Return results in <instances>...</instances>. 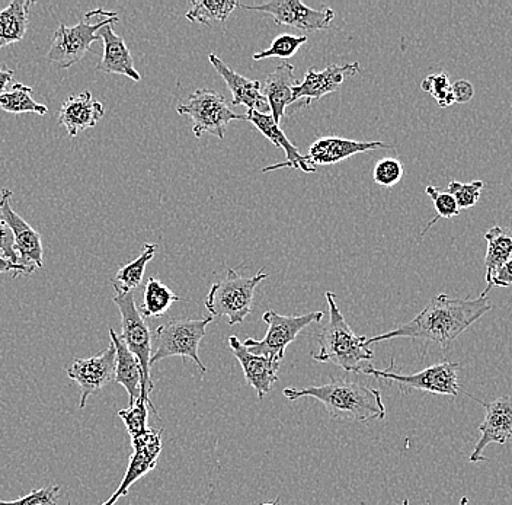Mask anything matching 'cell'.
Segmentation results:
<instances>
[{"label":"cell","instance_id":"1","mask_svg":"<svg viewBox=\"0 0 512 505\" xmlns=\"http://www.w3.org/2000/svg\"><path fill=\"white\" fill-rule=\"evenodd\" d=\"M492 309L488 296L478 299H450L447 294H438L428 303L427 308L408 324L396 326L386 334L367 338L366 345L393 340V338H414L440 345L447 350L469 326L478 322Z\"/></svg>","mask_w":512,"mask_h":505},{"label":"cell","instance_id":"2","mask_svg":"<svg viewBox=\"0 0 512 505\" xmlns=\"http://www.w3.org/2000/svg\"><path fill=\"white\" fill-rule=\"evenodd\" d=\"M283 393L290 401L306 396L318 399L336 420L364 423L386 418L382 393L363 383L350 382L345 377L332 379L328 385L323 386H310L306 389L287 388Z\"/></svg>","mask_w":512,"mask_h":505},{"label":"cell","instance_id":"3","mask_svg":"<svg viewBox=\"0 0 512 505\" xmlns=\"http://www.w3.org/2000/svg\"><path fill=\"white\" fill-rule=\"evenodd\" d=\"M328 302L329 322L318 334L319 353H312L319 363H332L347 373L363 372V363L373 359V353L367 347V337H358L345 321L344 315L336 305L334 293H325Z\"/></svg>","mask_w":512,"mask_h":505},{"label":"cell","instance_id":"4","mask_svg":"<svg viewBox=\"0 0 512 505\" xmlns=\"http://www.w3.org/2000/svg\"><path fill=\"white\" fill-rule=\"evenodd\" d=\"M267 277V273L259 271L254 277L246 278L229 268L226 278L214 283L207 294L208 312L211 316L227 318L230 326L242 324L252 312L256 287Z\"/></svg>","mask_w":512,"mask_h":505},{"label":"cell","instance_id":"5","mask_svg":"<svg viewBox=\"0 0 512 505\" xmlns=\"http://www.w3.org/2000/svg\"><path fill=\"white\" fill-rule=\"evenodd\" d=\"M214 316L204 319H174L168 324L156 329V350L152 354L150 364L158 363L169 357L191 359L201 370V375L207 372V367L198 356L200 344L206 337L207 326L213 322Z\"/></svg>","mask_w":512,"mask_h":505},{"label":"cell","instance_id":"6","mask_svg":"<svg viewBox=\"0 0 512 505\" xmlns=\"http://www.w3.org/2000/svg\"><path fill=\"white\" fill-rule=\"evenodd\" d=\"M114 303L121 313V335L123 343L127 345L128 350L139 360L143 370L142 398L150 407H153L150 401V392L153 391L152 373V334L149 326L144 321L142 313L137 309L134 294L115 292Z\"/></svg>","mask_w":512,"mask_h":505},{"label":"cell","instance_id":"7","mask_svg":"<svg viewBox=\"0 0 512 505\" xmlns=\"http://www.w3.org/2000/svg\"><path fill=\"white\" fill-rule=\"evenodd\" d=\"M393 369H395V360H392L389 369L376 370L368 366L361 373L379 380H392L398 383L403 395H408L412 391H422L434 393V395L453 396V398L459 396L460 385L457 373L460 370V363L443 361V363L432 364L415 375H400L398 372H393Z\"/></svg>","mask_w":512,"mask_h":505},{"label":"cell","instance_id":"8","mask_svg":"<svg viewBox=\"0 0 512 505\" xmlns=\"http://www.w3.org/2000/svg\"><path fill=\"white\" fill-rule=\"evenodd\" d=\"M323 315V312H310L306 315L284 316L274 310H267L262 316V321L268 325L267 335L261 341L248 338L243 345L256 356L281 363L288 345L299 337L306 326L322 321Z\"/></svg>","mask_w":512,"mask_h":505},{"label":"cell","instance_id":"9","mask_svg":"<svg viewBox=\"0 0 512 505\" xmlns=\"http://www.w3.org/2000/svg\"><path fill=\"white\" fill-rule=\"evenodd\" d=\"M181 115H188L194 121L192 133L200 139L204 134H213L224 139V130L233 120H245V115L233 113L226 98L213 89H197L187 101L176 107Z\"/></svg>","mask_w":512,"mask_h":505},{"label":"cell","instance_id":"10","mask_svg":"<svg viewBox=\"0 0 512 505\" xmlns=\"http://www.w3.org/2000/svg\"><path fill=\"white\" fill-rule=\"evenodd\" d=\"M115 22H118V17L89 22V18L85 15L83 21L75 27L60 24L47 53L48 62L54 63L60 69H70L85 57L95 41L101 40L99 31L105 25L115 24Z\"/></svg>","mask_w":512,"mask_h":505},{"label":"cell","instance_id":"11","mask_svg":"<svg viewBox=\"0 0 512 505\" xmlns=\"http://www.w3.org/2000/svg\"><path fill=\"white\" fill-rule=\"evenodd\" d=\"M245 11L264 12L271 15L277 25L299 28L302 31L328 30L335 19L334 9L325 6L312 9L300 0H272L262 5L248 6L240 3Z\"/></svg>","mask_w":512,"mask_h":505},{"label":"cell","instance_id":"12","mask_svg":"<svg viewBox=\"0 0 512 505\" xmlns=\"http://www.w3.org/2000/svg\"><path fill=\"white\" fill-rule=\"evenodd\" d=\"M358 72H360V63L357 62L342 66L329 65L320 72L315 67H310L303 82L294 86L293 104L288 108V114L293 113L297 107H309L313 101H319L326 95L338 92L342 83L357 75Z\"/></svg>","mask_w":512,"mask_h":505},{"label":"cell","instance_id":"13","mask_svg":"<svg viewBox=\"0 0 512 505\" xmlns=\"http://www.w3.org/2000/svg\"><path fill=\"white\" fill-rule=\"evenodd\" d=\"M69 379L75 380L80 388L79 408L86 407L89 396L101 391L115 380V347L110 344L107 350L89 359H75L66 369Z\"/></svg>","mask_w":512,"mask_h":505},{"label":"cell","instance_id":"14","mask_svg":"<svg viewBox=\"0 0 512 505\" xmlns=\"http://www.w3.org/2000/svg\"><path fill=\"white\" fill-rule=\"evenodd\" d=\"M131 446H133V455L128 463L126 475L117 491L102 505H114L121 497H126L130 488L139 479L156 468L162 452V430L149 428L143 436L131 439Z\"/></svg>","mask_w":512,"mask_h":505},{"label":"cell","instance_id":"15","mask_svg":"<svg viewBox=\"0 0 512 505\" xmlns=\"http://www.w3.org/2000/svg\"><path fill=\"white\" fill-rule=\"evenodd\" d=\"M12 191L5 188L0 193V212L6 225L12 230L15 241V251L18 254L19 264L30 268H43V242L40 233L32 229L18 213L12 209Z\"/></svg>","mask_w":512,"mask_h":505},{"label":"cell","instance_id":"16","mask_svg":"<svg viewBox=\"0 0 512 505\" xmlns=\"http://www.w3.org/2000/svg\"><path fill=\"white\" fill-rule=\"evenodd\" d=\"M485 408V421L480 424V439L469 457L470 463L486 462V447L505 444L512 437V396H501L492 402L478 401Z\"/></svg>","mask_w":512,"mask_h":505},{"label":"cell","instance_id":"17","mask_svg":"<svg viewBox=\"0 0 512 505\" xmlns=\"http://www.w3.org/2000/svg\"><path fill=\"white\" fill-rule=\"evenodd\" d=\"M105 107L102 102L96 101L91 91L73 95L63 102L57 117L72 139L82 131L92 129L104 117Z\"/></svg>","mask_w":512,"mask_h":505},{"label":"cell","instance_id":"18","mask_svg":"<svg viewBox=\"0 0 512 505\" xmlns=\"http://www.w3.org/2000/svg\"><path fill=\"white\" fill-rule=\"evenodd\" d=\"M229 345L233 356L239 360L240 366H242L246 382L255 389L259 399H264V396L271 391L272 385L278 380L280 363L252 354L243 343H240L238 337H230Z\"/></svg>","mask_w":512,"mask_h":505},{"label":"cell","instance_id":"19","mask_svg":"<svg viewBox=\"0 0 512 505\" xmlns=\"http://www.w3.org/2000/svg\"><path fill=\"white\" fill-rule=\"evenodd\" d=\"M390 147L383 142H358V140L342 139V137H319L309 147L307 159L313 168L318 166L335 165L358 155L370 153L377 149Z\"/></svg>","mask_w":512,"mask_h":505},{"label":"cell","instance_id":"20","mask_svg":"<svg viewBox=\"0 0 512 505\" xmlns=\"http://www.w3.org/2000/svg\"><path fill=\"white\" fill-rule=\"evenodd\" d=\"M208 60L232 92V105H243L248 108V111H256L261 114H267L270 111L267 99L262 95L261 82L239 75L222 62L216 54H210Z\"/></svg>","mask_w":512,"mask_h":505},{"label":"cell","instance_id":"21","mask_svg":"<svg viewBox=\"0 0 512 505\" xmlns=\"http://www.w3.org/2000/svg\"><path fill=\"white\" fill-rule=\"evenodd\" d=\"M245 121H251L252 124L267 137L268 140L275 147H280L286 152L287 159L283 163H277V165L268 166V168L262 169V172L277 171V169L293 168L300 169V171L306 172V174H315L316 168L310 165L307 156H302L299 153V149L288 140L286 133L280 129L278 124L274 123L271 115L256 113V111H248L245 114Z\"/></svg>","mask_w":512,"mask_h":505},{"label":"cell","instance_id":"22","mask_svg":"<svg viewBox=\"0 0 512 505\" xmlns=\"http://www.w3.org/2000/svg\"><path fill=\"white\" fill-rule=\"evenodd\" d=\"M297 83L299 82L294 76V66L287 62L275 67L262 83V95L267 99L272 120L278 126L283 117H286L290 105L293 104V89Z\"/></svg>","mask_w":512,"mask_h":505},{"label":"cell","instance_id":"23","mask_svg":"<svg viewBox=\"0 0 512 505\" xmlns=\"http://www.w3.org/2000/svg\"><path fill=\"white\" fill-rule=\"evenodd\" d=\"M112 27L114 24L105 25L99 31V37L104 41V53H102L101 62L96 66V70L114 73V75H124L134 82L142 81V76L134 66L133 57H131L126 41L121 35L115 34Z\"/></svg>","mask_w":512,"mask_h":505},{"label":"cell","instance_id":"24","mask_svg":"<svg viewBox=\"0 0 512 505\" xmlns=\"http://www.w3.org/2000/svg\"><path fill=\"white\" fill-rule=\"evenodd\" d=\"M110 338L115 347V382L126 389L130 396V405H134L142 398V366L123 343L120 335L112 328H110Z\"/></svg>","mask_w":512,"mask_h":505},{"label":"cell","instance_id":"25","mask_svg":"<svg viewBox=\"0 0 512 505\" xmlns=\"http://www.w3.org/2000/svg\"><path fill=\"white\" fill-rule=\"evenodd\" d=\"M485 239L488 242L485 257V280L488 286L480 296H488L496 274L512 258V230L494 226L485 233Z\"/></svg>","mask_w":512,"mask_h":505},{"label":"cell","instance_id":"26","mask_svg":"<svg viewBox=\"0 0 512 505\" xmlns=\"http://www.w3.org/2000/svg\"><path fill=\"white\" fill-rule=\"evenodd\" d=\"M32 5V0H14L0 11V50L24 40Z\"/></svg>","mask_w":512,"mask_h":505},{"label":"cell","instance_id":"27","mask_svg":"<svg viewBox=\"0 0 512 505\" xmlns=\"http://www.w3.org/2000/svg\"><path fill=\"white\" fill-rule=\"evenodd\" d=\"M156 251H158V245L146 244L140 257L130 264L123 265L111 281L115 292L131 293L136 290L142 284L144 271L147 264L155 258Z\"/></svg>","mask_w":512,"mask_h":505},{"label":"cell","instance_id":"28","mask_svg":"<svg viewBox=\"0 0 512 505\" xmlns=\"http://www.w3.org/2000/svg\"><path fill=\"white\" fill-rule=\"evenodd\" d=\"M182 300L158 278L152 277L144 286L143 306L140 313L143 318H160L165 315L174 303Z\"/></svg>","mask_w":512,"mask_h":505},{"label":"cell","instance_id":"29","mask_svg":"<svg viewBox=\"0 0 512 505\" xmlns=\"http://www.w3.org/2000/svg\"><path fill=\"white\" fill-rule=\"evenodd\" d=\"M239 6L240 3L236 0H194L185 18L204 25H213V22L224 24Z\"/></svg>","mask_w":512,"mask_h":505},{"label":"cell","instance_id":"30","mask_svg":"<svg viewBox=\"0 0 512 505\" xmlns=\"http://www.w3.org/2000/svg\"><path fill=\"white\" fill-rule=\"evenodd\" d=\"M32 88L14 83L11 89L0 95V110L11 114H37L46 115L48 113L47 105L35 102L32 99Z\"/></svg>","mask_w":512,"mask_h":505},{"label":"cell","instance_id":"31","mask_svg":"<svg viewBox=\"0 0 512 505\" xmlns=\"http://www.w3.org/2000/svg\"><path fill=\"white\" fill-rule=\"evenodd\" d=\"M307 43L306 35L281 34L272 41L271 47L267 50L255 53L252 59H290L293 57L303 44Z\"/></svg>","mask_w":512,"mask_h":505},{"label":"cell","instance_id":"32","mask_svg":"<svg viewBox=\"0 0 512 505\" xmlns=\"http://www.w3.org/2000/svg\"><path fill=\"white\" fill-rule=\"evenodd\" d=\"M149 408H152L153 411L156 412L155 407H150L146 401L139 399L136 404L130 405V407L118 411V417H120L121 420H123L124 425H126L128 434H130L131 439H136V437L143 436V434L149 430V427H147Z\"/></svg>","mask_w":512,"mask_h":505},{"label":"cell","instance_id":"33","mask_svg":"<svg viewBox=\"0 0 512 505\" xmlns=\"http://www.w3.org/2000/svg\"><path fill=\"white\" fill-rule=\"evenodd\" d=\"M425 193L430 196L432 203H434L437 217H434V219L428 223L427 228L422 230L421 236H424L425 233H427L428 230L437 223L438 219H451V217H456L460 214V209L459 206H457L456 200H454V197L451 196V194H448L447 191H440L437 187L428 185V187L425 188Z\"/></svg>","mask_w":512,"mask_h":505},{"label":"cell","instance_id":"34","mask_svg":"<svg viewBox=\"0 0 512 505\" xmlns=\"http://www.w3.org/2000/svg\"><path fill=\"white\" fill-rule=\"evenodd\" d=\"M483 187H485L483 181H472L467 182V184L451 181L448 184L447 193L454 197L460 212H462V210L472 209L478 204L480 197H482Z\"/></svg>","mask_w":512,"mask_h":505},{"label":"cell","instance_id":"35","mask_svg":"<svg viewBox=\"0 0 512 505\" xmlns=\"http://www.w3.org/2000/svg\"><path fill=\"white\" fill-rule=\"evenodd\" d=\"M422 91L430 94L435 101L438 102V107L447 108L450 105L456 104L454 102L453 86L448 81L446 73H437V75H430L421 83Z\"/></svg>","mask_w":512,"mask_h":505},{"label":"cell","instance_id":"36","mask_svg":"<svg viewBox=\"0 0 512 505\" xmlns=\"http://www.w3.org/2000/svg\"><path fill=\"white\" fill-rule=\"evenodd\" d=\"M403 177V165L399 159L383 158L374 166L373 180L384 188H392Z\"/></svg>","mask_w":512,"mask_h":505},{"label":"cell","instance_id":"37","mask_svg":"<svg viewBox=\"0 0 512 505\" xmlns=\"http://www.w3.org/2000/svg\"><path fill=\"white\" fill-rule=\"evenodd\" d=\"M60 488L44 487L32 489L30 494L15 501L0 500V505H57L59 504Z\"/></svg>","mask_w":512,"mask_h":505},{"label":"cell","instance_id":"38","mask_svg":"<svg viewBox=\"0 0 512 505\" xmlns=\"http://www.w3.org/2000/svg\"><path fill=\"white\" fill-rule=\"evenodd\" d=\"M0 257L14 262V264H19L18 254L15 251L14 235H12V230L9 229L2 217H0Z\"/></svg>","mask_w":512,"mask_h":505},{"label":"cell","instance_id":"39","mask_svg":"<svg viewBox=\"0 0 512 505\" xmlns=\"http://www.w3.org/2000/svg\"><path fill=\"white\" fill-rule=\"evenodd\" d=\"M454 102L456 104H467L473 97H475V88L469 81H457L453 85Z\"/></svg>","mask_w":512,"mask_h":505},{"label":"cell","instance_id":"40","mask_svg":"<svg viewBox=\"0 0 512 505\" xmlns=\"http://www.w3.org/2000/svg\"><path fill=\"white\" fill-rule=\"evenodd\" d=\"M34 273V268L25 267V265L14 264V262L0 257V274H12V277L18 278L24 274Z\"/></svg>","mask_w":512,"mask_h":505},{"label":"cell","instance_id":"41","mask_svg":"<svg viewBox=\"0 0 512 505\" xmlns=\"http://www.w3.org/2000/svg\"><path fill=\"white\" fill-rule=\"evenodd\" d=\"M512 286V258L496 274L492 287H510Z\"/></svg>","mask_w":512,"mask_h":505},{"label":"cell","instance_id":"42","mask_svg":"<svg viewBox=\"0 0 512 505\" xmlns=\"http://www.w3.org/2000/svg\"><path fill=\"white\" fill-rule=\"evenodd\" d=\"M14 70L8 69V67H3L0 69V95L5 94L8 91L9 83L14 81Z\"/></svg>","mask_w":512,"mask_h":505},{"label":"cell","instance_id":"43","mask_svg":"<svg viewBox=\"0 0 512 505\" xmlns=\"http://www.w3.org/2000/svg\"><path fill=\"white\" fill-rule=\"evenodd\" d=\"M469 503V498L463 497L462 500H460L459 505H467Z\"/></svg>","mask_w":512,"mask_h":505},{"label":"cell","instance_id":"44","mask_svg":"<svg viewBox=\"0 0 512 505\" xmlns=\"http://www.w3.org/2000/svg\"><path fill=\"white\" fill-rule=\"evenodd\" d=\"M261 505H278V500L268 501V503H264V504H261Z\"/></svg>","mask_w":512,"mask_h":505},{"label":"cell","instance_id":"45","mask_svg":"<svg viewBox=\"0 0 512 505\" xmlns=\"http://www.w3.org/2000/svg\"><path fill=\"white\" fill-rule=\"evenodd\" d=\"M403 505H409V501L408 500L403 501Z\"/></svg>","mask_w":512,"mask_h":505}]
</instances>
